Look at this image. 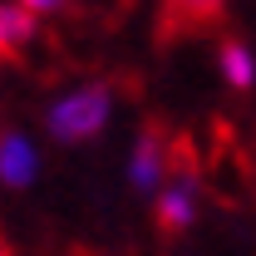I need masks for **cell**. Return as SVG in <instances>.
Returning a JSON list of instances; mask_svg holds the SVG:
<instances>
[{"label": "cell", "mask_w": 256, "mask_h": 256, "mask_svg": "<svg viewBox=\"0 0 256 256\" xmlns=\"http://www.w3.org/2000/svg\"><path fill=\"white\" fill-rule=\"evenodd\" d=\"M226 0H162L158 10V44H178L192 34H207L212 25H222Z\"/></svg>", "instance_id": "7a4b0ae2"}, {"label": "cell", "mask_w": 256, "mask_h": 256, "mask_svg": "<svg viewBox=\"0 0 256 256\" xmlns=\"http://www.w3.org/2000/svg\"><path fill=\"white\" fill-rule=\"evenodd\" d=\"M30 10H64V0H25Z\"/></svg>", "instance_id": "ba28073f"}, {"label": "cell", "mask_w": 256, "mask_h": 256, "mask_svg": "<svg viewBox=\"0 0 256 256\" xmlns=\"http://www.w3.org/2000/svg\"><path fill=\"white\" fill-rule=\"evenodd\" d=\"M0 172H5L10 188H25L34 178V148L20 133H5V143H0Z\"/></svg>", "instance_id": "5b68a950"}, {"label": "cell", "mask_w": 256, "mask_h": 256, "mask_svg": "<svg viewBox=\"0 0 256 256\" xmlns=\"http://www.w3.org/2000/svg\"><path fill=\"white\" fill-rule=\"evenodd\" d=\"M104 118H108V89L94 84V89H79L50 108V133L60 143H84L104 128Z\"/></svg>", "instance_id": "6da1fadb"}, {"label": "cell", "mask_w": 256, "mask_h": 256, "mask_svg": "<svg viewBox=\"0 0 256 256\" xmlns=\"http://www.w3.org/2000/svg\"><path fill=\"white\" fill-rule=\"evenodd\" d=\"M168 158H172V138L162 133V124H148L143 138H138V148H133V188L153 192L158 178L168 172Z\"/></svg>", "instance_id": "3957f363"}, {"label": "cell", "mask_w": 256, "mask_h": 256, "mask_svg": "<svg viewBox=\"0 0 256 256\" xmlns=\"http://www.w3.org/2000/svg\"><path fill=\"white\" fill-rule=\"evenodd\" d=\"M188 222H192V182H178L158 202V226L172 236V232H188Z\"/></svg>", "instance_id": "8992f818"}, {"label": "cell", "mask_w": 256, "mask_h": 256, "mask_svg": "<svg viewBox=\"0 0 256 256\" xmlns=\"http://www.w3.org/2000/svg\"><path fill=\"white\" fill-rule=\"evenodd\" d=\"M34 15H40V10H30L25 0L0 10V44H5V54H10V60H15V54H25V44L34 40Z\"/></svg>", "instance_id": "277c9868"}, {"label": "cell", "mask_w": 256, "mask_h": 256, "mask_svg": "<svg viewBox=\"0 0 256 256\" xmlns=\"http://www.w3.org/2000/svg\"><path fill=\"white\" fill-rule=\"evenodd\" d=\"M222 74H226V84L232 89H252V79H256V60H252V50L246 44H222Z\"/></svg>", "instance_id": "52a82bcc"}]
</instances>
